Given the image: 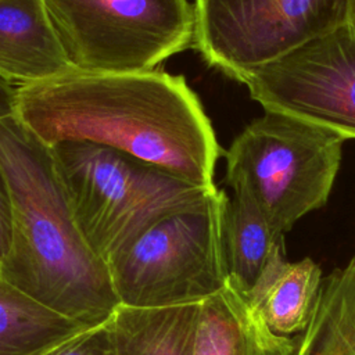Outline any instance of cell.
<instances>
[{
  "label": "cell",
  "mask_w": 355,
  "mask_h": 355,
  "mask_svg": "<svg viewBox=\"0 0 355 355\" xmlns=\"http://www.w3.org/2000/svg\"><path fill=\"white\" fill-rule=\"evenodd\" d=\"M15 112L47 146L86 141L212 190L223 150L184 76L162 69L94 73L67 69L19 85Z\"/></svg>",
  "instance_id": "obj_1"
},
{
  "label": "cell",
  "mask_w": 355,
  "mask_h": 355,
  "mask_svg": "<svg viewBox=\"0 0 355 355\" xmlns=\"http://www.w3.org/2000/svg\"><path fill=\"white\" fill-rule=\"evenodd\" d=\"M15 89L0 78V169L14 211L0 277L82 326L103 324L119 305L107 262L78 227L53 148L17 115Z\"/></svg>",
  "instance_id": "obj_2"
},
{
  "label": "cell",
  "mask_w": 355,
  "mask_h": 355,
  "mask_svg": "<svg viewBox=\"0 0 355 355\" xmlns=\"http://www.w3.org/2000/svg\"><path fill=\"white\" fill-rule=\"evenodd\" d=\"M219 187L148 225L105 262L121 305L161 308L201 302L229 279Z\"/></svg>",
  "instance_id": "obj_3"
},
{
  "label": "cell",
  "mask_w": 355,
  "mask_h": 355,
  "mask_svg": "<svg viewBox=\"0 0 355 355\" xmlns=\"http://www.w3.org/2000/svg\"><path fill=\"white\" fill-rule=\"evenodd\" d=\"M345 139L301 119L263 111L225 151L226 183L247 196L277 237L331 193Z\"/></svg>",
  "instance_id": "obj_4"
},
{
  "label": "cell",
  "mask_w": 355,
  "mask_h": 355,
  "mask_svg": "<svg viewBox=\"0 0 355 355\" xmlns=\"http://www.w3.org/2000/svg\"><path fill=\"white\" fill-rule=\"evenodd\" d=\"M72 214L104 261L158 218L214 191L122 151L86 143L51 146Z\"/></svg>",
  "instance_id": "obj_5"
},
{
  "label": "cell",
  "mask_w": 355,
  "mask_h": 355,
  "mask_svg": "<svg viewBox=\"0 0 355 355\" xmlns=\"http://www.w3.org/2000/svg\"><path fill=\"white\" fill-rule=\"evenodd\" d=\"M71 68L141 72L193 47L189 0H44Z\"/></svg>",
  "instance_id": "obj_6"
},
{
  "label": "cell",
  "mask_w": 355,
  "mask_h": 355,
  "mask_svg": "<svg viewBox=\"0 0 355 355\" xmlns=\"http://www.w3.org/2000/svg\"><path fill=\"white\" fill-rule=\"evenodd\" d=\"M351 0H194L193 47L233 78L348 22Z\"/></svg>",
  "instance_id": "obj_7"
},
{
  "label": "cell",
  "mask_w": 355,
  "mask_h": 355,
  "mask_svg": "<svg viewBox=\"0 0 355 355\" xmlns=\"http://www.w3.org/2000/svg\"><path fill=\"white\" fill-rule=\"evenodd\" d=\"M236 80L263 111L355 139V29L348 22Z\"/></svg>",
  "instance_id": "obj_8"
},
{
  "label": "cell",
  "mask_w": 355,
  "mask_h": 355,
  "mask_svg": "<svg viewBox=\"0 0 355 355\" xmlns=\"http://www.w3.org/2000/svg\"><path fill=\"white\" fill-rule=\"evenodd\" d=\"M295 347V338L272 331L230 276L200 302L193 355H294Z\"/></svg>",
  "instance_id": "obj_9"
},
{
  "label": "cell",
  "mask_w": 355,
  "mask_h": 355,
  "mask_svg": "<svg viewBox=\"0 0 355 355\" xmlns=\"http://www.w3.org/2000/svg\"><path fill=\"white\" fill-rule=\"evenodd\" d=\"M69 68L44 0H0V78L19 86Z\"/></svg>",
  "instance_id": "obj_10"
},
{
  "label": "cell",
  "mask_w": 355,
  "mask_h": 355,
  "mask_svg": "<svg viewBox=\"0 0 355 355\" xmlns=\"http://www.w3.org/2000/svg\"><path fill=\"white\" fill-rule=\"evenodd\" d=\"M322 279L320 266L311 258L288 262L280 241L245 294L272 331L290 336L308 324Z\"/></svg>",
  "instance_id": "obj_11"
},
{
  "label": "cell",
  "mask_w": 355,
  "mask_h": 355,
  "mask_svg": "<svg viewBox=\"0 0 355 355\" xmlns=\"http://www.w3.org/2000/svg\"><path fill=\"white\" fill-rule=\"evenodd\" d=\"M200 302L161 308L118 305L110 318L116 355H193Z\"/></svg>",
  "instance_id": "obj_12"
},
{
  "label": "cell",
  "mask_w": 355,
  "mask_h": 355,
  "mask_svg": "<svg viewBox=\"0 0 355 355\" xmlns=\"http://www.w3.org/2000/svg\"><path fill=\"white\" fill-rule=\"evenodd\" d=\"M294 355H355V255L322 279Z\"/></svg>",
  "instance_id": "obj_13"
},
{
  "label": "cell",
  "mask_w": 355,
  "mask_h": 355,
  "mask_svg": "<svg viewBox=\"0 0 355 355\" xmlns=\"http://www.w3.org/2000/svg\"><path fill=\"white\" fill-rule=\"evenodd\" d=\"M85 329L0 277V355H44Z\"/></svg>",
  "instance_id": "obj_14"
},
{
  "label": "cell",
  "mask_w": 355,
  "mask_h": 355,
  "mask_svg": "<svg viewBox=\"0 0 355 355\" xmlns=\"http://www.w3.org/2000/svg\"><path fill=\"white\" fill-rule=\"evenodd\" d=\"M261 209L243 193L233 191L225 209L223 241L229 276L248 291L273 247L283 241Z\"/></svg>",
  "instance_id": "obj_15"
},
{
  "label": "cell",
  "mask_w": 355,
  "mask_h": 355,
  "mask_svg": "<svg viewBox=\"0 0 355 355\" xmlns=\"http://www.w3.org/2000/svg\"><path fill=\"white\" fill-rule=\"evenodd\" d=\"M108 320L103 324L85 329L51 348L44 355H116Z\"/></svg>",
  "instance_id": "obj_16"
},
{
  "label": "cell",
  "mask_w": 355,
  "mask_h": 355,
  "mask_svg": "<svg viewBox=\"0 0 355 355\" xmlns=\"http://www.w3.org/2000/svg\"><path fill=\"white\" fill-rule=\"evenodd\" d=\"M14 236V211L7 182L0 169V265L6 259Z\"/></svg>",
  "instance_id": "obj_17"
},
{
  "label": "cell",
  "mask_w": 355,
  "mask_h": 355,
  "mask_svg": "<svg viewBox=\"0 0 355 355\" xmlns=\"http://www.w3.org/2000/svg\"><path fill=\"white\" fill-rule=\"evenodd\" d=\"M348 24L355 29V0H351V4H349V17H348Z\"/></svg>",
  "instance_id": "obj_18"
}]
</instances>
